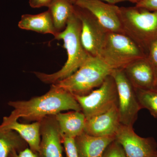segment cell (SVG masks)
<instances>
[{"instance_id": "ba28073f", "label": "cell", "mask_w": 157, "mask_h": 157, "mask_svg": "<svg viewBox=\"0 0 157 157\" xmlns=\"http://www.w3.org/2000/svg\"><path fill=\"white\" fill-rule=\"evenodd\" d=\"M73 5L74 12L81 23V40L82 46L89 55L98 56L108 32L90 11Z\"/></svg>"}, {"instance_id": "d6986e66", "label": "cell", "mask_w": 157, "mask_h": 157, "mask_svg": "<svg viewBox=\"0 0 157 157\" xmlns=\"http://www.w3.org/2000/svg\"><path fill=\"white\" fill-rule=\"evenodd\" d=\"M27 146V143L15 131L0 129V157H9L11 152L21 151Z\"/></svg>"}, {"instance_id": "d4e9b609", "label": "cell", "mask_w": 157, "mask_h": 157, "mask_svg": "<svg viewBox=\"0 0 157 157\" xmlns=\"http://www.w3.org/2000/svg\"><path fill=\"white\" fill-rule=\"evenodd\" d=\"M9 157H39V156L38 153L33 151L27 147L19 152L17 151L11 152Z\"/></svg>"}, {"instance_id": "6da1fadb", "label": "cell", "mask_w": 157, "mask_h": 157, "mask_svg": "<svg viewBox=\"0 0 157 157\" xmlns=\"http://www.w3.org/2000/svg\"><path fill=\"white\" fill-rule=\"evenodd\" d=\"M8 104L14 109L9 116L3 118L2 124L17 121L20 118L36 122L65 110L81 111L80 105L72 94L53 85L43 95L29 101H9Z\"/></svg>"}, {"instance_id": "5bb4252c", "label": "cell", "mask_w": 157, "mask_h": 157, "mask_svg": "<svg viewBox=\"0 0 157 157\" xmlns=\"http://www.w3.org/2000/svg\"><path fill=\"white\" fill-rule=\"evenodd\" d=\"M113 136H92L83 132L75 138L79 157H102L105 150L115 140Z\"/></svg>"}, {"instance_id": "30bf717a", "label": "cell", "mask_w": 157, "mask_h": 157, "mask_svg": "<svg viewBox=\"0 0 157 157\" xmlns=\"http://www.w3.org/2000/svg\"><path fill=\"white\" fill-rule=\"evenodd\" d=\"M74 5L92 13L107 32L124 33L118 6L101 0H79Z\"/></svg>"}, {"instance_id": "7a4b0ae2", "label": "cell", "mask_w": 157, "mask_h": 157, "mask_svg": "<svg viewBox=\"0 0 157 157\" xmlns=\"http://www.w3.org/2000/svg\"><path fill=\"white\" fill-rule=\"evenodd\" d=\"M81 32V21L74 10L66 28L55 38L63 41L67 53V62L60 70L52 74L34 72L37 78L46 84H54L72 75L84 63L89 55L82 44Z\"/></svg>"}, {"instance_id": "ac0fdd59", "label": "cell", "mask_w": 157, "mask_h": 157, "mask_svg": "<svg viewBox=\"0 0 157 157\" xmlns=\"http://www.w3.org/2000/svg\"><path fill=\"white\" fill-rule=\"evenodd\" d=\"M51 14L58 33L64 30L68 20L74 12V5L68 0H56L49 7Z\"/></svg>"}, {"instance_id": "83f0119b", "label": "cell", "mask_w": 157, "mask_h": 157, "mask_svg": "<svg viewBox=\"0 0 157 157\" xmlns=\"http://www.w3.org/2000/svg\"><path fill=\"white\" fill-rule=\"evenodd\" d=\"M154 90L157 91V73L156 75V77L155 82V84L153 90Z\"/></svg>"}, {"instance_id": "277c9868", "label": "cell", "mask_w": 157, "mask_h": 157, "mask_svg": "<svg viewBox=\"0 0 157 157\" xmlns=\"http://www.w3.org/2000/svg\"><path fill=\"white\" fill-rule=\"evenodd\" d=\"M124 34L147 53L149 45L157 39V11L136 7H119Z\"/></svg>"}, {"instance_id": "9c48e42d", "label": "cell", "mask_w": 157, "mask_h": 157, "mask_svg": "<svg viewBox=\"0 0 157 157\" xmlns=\"http://www.w3.org/2000/svg\"><path fill=\"white\" fill-rule=\"evenodd\" d=\"M127 157H155L157 145L152 137L144 138L136 134L133 127L121 124L115 135Z\"/></svg>"}, {"instance_id": "cb8c5ba5", "label": "cell", "mask_w": 157, "mask_h": 157, "mask_svg": "<svg viewBox=\"0 0 157 157\" xmlns=\"http://www.w3.org/2000/svg\"><path fill=\"white\" fill-rule=\"evenodd\" d=\"M135 6L151 11H157V0H129Z\"/></svg>"}, {"instance_id": "9a60e30c", "label": "cell", "mask_w": 157, "mask_h": 157, "mask_svg": "<svg viewBox=\"0 0 157 157\" xmlns=\"http://www.w3.org/2000/svg\"><path fill=\"white\" fill-rule=\"evenodd\" d=\"M20 29L42 34H50L55 38L59 33L55 27L50 11L37 14H25L18 24Z\"/></svg>"}, {"instance_id": "4fadbf2b", "label": "cell", "mask_w": 157, "mask_h": 157, "mask_svg": "<svg viewBox=\"0 0 157 157\" xmlns=\"http://www.w3.org/2000/svg\"><path fill=\"white\" fill-rule=\"evenodd\" d=\"M121 124L116 105L106 112L86 119L84 132L98 137L113 136Z\"/></svg>"}, {"instance_id": "f1b7e54d", "label": "cell", "mask_w": 157, "mask_h": 157, "mask_svg": "<svg viewBox=\"0 0 157 157\" xmlns=\"http://www.w3.org/2000/svg\"><path fill=\"white\" fill-rule=\"evenodd\" d=\"M155 157H157V155L156 156H155Z\"/></svg>"}, {"instance_id": "484cf974", "label": "cell", "mask_w": 157, "mask_h": 157, "mask_svg": "<svg viewBox=\"0 0 157 157\" xmlns=\"http://www.w3.org/2000/svg\"><path fill=\"white\" fill-rule=\"evenodd\" d=\"M56 0H29L30 6L33 8L49 7Z\"/></svg>"}, {"instance_id": "603a6c76", "label": "cell", "mask_w": 157, "mask_h": 157, "mask_svg": "<svg viewBox=\"0 0 157 157\" xmlns=\"http://www.w3.org/2000/svg\"><path fill=\"white\" fill-rule=\"evenodd\" d=\"M147 58L157 73V39L150 44L147 48Z\"/></svg>"}, {"instance_id": "7c38bea8", "label": "cell", "mask_w": 157, "mask_h": 157, "mask_svg": "<svg viewBox=\"0 0 157 157\" xmlns=\"http://www.w3.org/2000/svg\"><path fill=\"white\" fill-rule=\"evenodd\" d=\"M123 69L135 89L153 90L156 73L147 57L136 60Z\"/></svg>"}, {"instance_id": "52a82bcc", "label": "cell", "mask_w": 157, "mask_h": 157, "mask_svg": "<svg viewBox=\"0 0 157 157\" xmlns=\"http://www.w3.org/2000/svg\"><path fill=\"white\" fill-rule=\"evenodd\" d=\"M116 85L118 109L121 124L133 127L138 112L142 109L135 89L125 74L123 69H114L111 74Z\"/></svg>"}, {"instance_id": "3957f363", "label": "cell", "mask_w": 157, "mask_h": 157, "mask_svg": "<svg viewBox=\"0 0 157 157\" xmlns=\"http://www.w3.org/2000/svg\"><path fill=\"white\" fill-rule=\"evenodd\" d=\"M113 70L100 57L89 55L76 72L52 85L74 95H86L101 86Z\"/></svg>"}, {"instance_id": "44dd1931", "label": "cell", "mask_w": 157, "mask_h": 157, "mask_svg": "<svg viewBox=\"0 0 157 157\" xmlns=\"http://www.w3.org/2000/svg\"><path fill=\"white\" fill-rule=\"evenodd\" d=\"M62 143L63 144L67 157H79L76 147L75 138L62 135Z\"/></svg>"}, {"instance_id": "7402d4cb", "label": "cell", "mask_w": 157, "mask_h": 157, "mask_svg": "<svg viewBox=\"0 0 157 157\" xmlns=\"http://www.w3.org/2000/svg\"><path fill=\"white\" fill-rule=\"evenodd\" d=\"M102 157H127L123 149L115 140L109 144Z\"/></svg>"}, {"instance_id": "4316f807", "label": "cell", "mask_w": 157, "mask_h": 157, "mask_svg": "<svg viewBox=\"0 0 157 157\" xmlns=\"http://www.w3.org/2000/svg\"><path fill=\"white\" fill-rule=\"evenodd\" d=\"M68 1L70 3L74 5L76 2L79 1V0H68ZM101 1H103V2H105L109 3V4L115 5L117 3L122 2H128L129 0H101Z\"/></svg>"}, {"instance_id": "8992f818", "label": "cell", "mask_w": 157, "mask_h": 157, "mask_svg": "<svg viewBox=\"0 0 157 157\" xmlns=\"http://www.w3.org/2000/svg\"><path fill=\"white\" fill-rule=\"evenodd\" d=\"M86 119L108 111L118 105L116 85L111 75L101 86L86 95H74Z\"/></svg>"}, {"instance_id": "2e32d148", "label": "cell", "mask_w": 157, "mask_h": 157, "mask_svg": "<svg viewBox=\"0 0 157 157\" xmlns=\"http://www.w3.org/2000/svg\"><path fill=\"white\" fill-rule=\"evenodd\" d=\"M61 134L76 138L84 132L86 119L81 111H74L55 115Z\"/></svg>"}, {"instance_id": "5b68a950", "label": "cell", "mask_w": 157, "mask_h": 157, "mask_svg": "<svg viewBox=\"0 0 157 157\" xmlns=\"http://www.w3.org/2000/svg\"><path fill=\"white\" fill-rule=\"evenodd\" d=\"M113 69H124L138 59L147 57L143 50L124 33L108 32L99 56Z\"/></svg>"}, {"instance_id": "8fae6325", "label": "cell", "mask_w": 157, "mask_h": 157, "mask_svg": "<svg viewBox=\"0 0 157 157\" xmlns=\"http://www.w3.org/2000/svg\"><path fill=\"white\" fill-rule=\"evenodd\" d=\"M40 134L39 157H63L61 134L55 115L48 116L41 121Z\"/></svg>"}, {"instance_id": "e0dca14e", "label": "cell", "mask_w": 157, "mask_h": 157, "mask_svg": "<svg viewBox=\"0 0 157 157\" xmlns=\"http://www.w3.org/2000/svg\"><path fill=\"white\" fill-rule=\"evenodd\" d=\"M41 121L30 124L19 123L17 121H13L8 123L0 125V129L11 130L18 133L27 143L31 150L38 153L41 142L40 134Z\"/></svg>"}, {"instance_id": "ffe728a7", "label": "cell", "mask_w": 157, "mask_h": 157, "mask_svg": "<svg viewBox=\"0 0 157 157\" xmlns=\"http://www.w3.org/2000/svg\"><path fill=\"white\" fill-rule=\"evenodd\" d=\"M135 90L141 108L147 109L154 117L157 119V91L154 90Z\"/></svg>"}]
</instances>
